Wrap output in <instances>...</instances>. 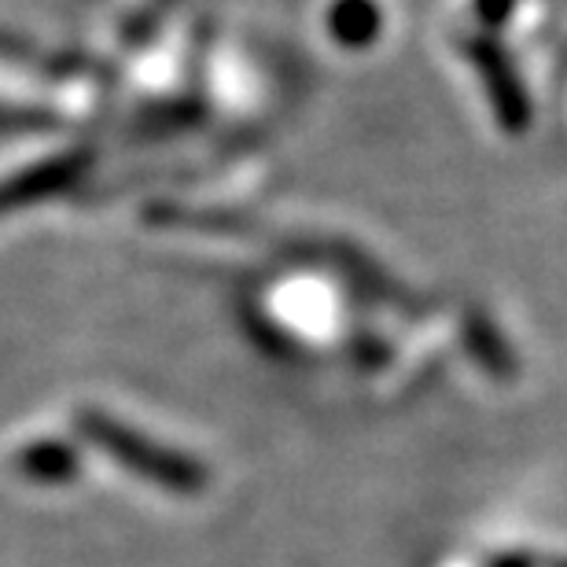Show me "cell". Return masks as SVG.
<instances>
[{
	"mask_svg": "<svg viewBox=\"0 0 567 567\" xmlns=\"http://www.w3.org/2000/svg\"><path fill=\"white\" fill-rule=\"evenodd\" d=\"M82 431L96 446H104L111 457L144 475V480H152L155 486H166V491L177 494H199L207 486V472L192 457H181L174 450L155 446V442H147L137 431H126L104 413H82Z\"/></svg>",
	"mask_w": 567,
	"mask_h": 567,
	"instance_id": "cell-1",
	"label": "cell"
},
{
	"mask_svg": "<svg viewBox=\"0 0 567 567\" xmlns=\"http://www.w3.org/2000/svg\"><path fill=\"white\" fill-rule=\"evenodd\" d=\"M27 461H33V472H41L44 480H55V475L74 472V457H71V453H63V450H55V446L30 450Z\"/></svg>",
	"mask_w": 567,
	"mask_h": 567,
	"instance_id": "cell-2",
	"label": "cell"
}]
</instances>
